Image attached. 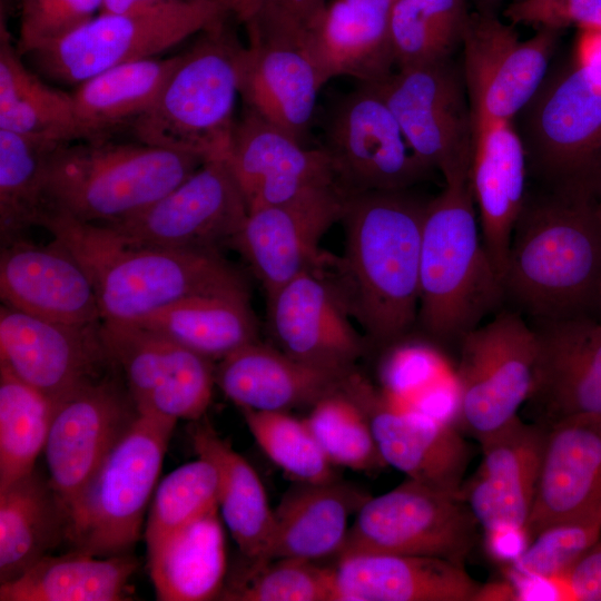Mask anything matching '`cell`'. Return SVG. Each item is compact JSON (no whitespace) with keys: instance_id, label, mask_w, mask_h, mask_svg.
Here are the masks:
<instances>
[{"instance_id":"39","label":"cell","mask_w":601,"mask_h":601,"mask_svg":"<svg viewBox=\"0 0 601 601\" xmlns=\"http://www.w3.org/2000/svg\"><path fill=\"white\" fill-rule=\"evenodd\" d=\"M58 146L0 129V240L26 237L46 211V170Z\"/></svg>"},{"instance_id":"15","label":"cell","mask_w":601,"mask_h":601,"mask_svg":"<svg viewBox=\"0 0 601 601\" xmlns=\"http://www.w3.org/2000/svg\"><path fill=\"white\" fill-rule=\"evenodd\" d=\"M394 114L416 158L443 177L471 159L472 118L464 80L450 59L397 68L371 83Z\"/></svg>"},{"instance_id":"7","label":"cell","mask_w":601,"mask_h":601,"mask_svg":"<svg viewBox=\"0 0 601 601\" xmlns=\"http://www.w3.org/2000/svg\"><path fill=\"white\" fill-rule=\"evenodd\" d=\"M177 421L138 413L69 506L66 543L98 556L130 553Z\"/></svg>"},{"instance_id":"13","label":"cell","mask_w":601,"mask_h":601,"mask_svg":"<svg viewBox=\"0 0 601 601\" xmlns=\"http://www.w3.org/2000/svg\"><path fill=\"white\" fill-rule=\"evenodd\" d=\"M100 332L137 413L204 417L216 385L214 361L135 323L102 321Z\"/></svg>"},{"instance_id":"49","label":"cell","mask_w":601,"mask_h":601,"mask_svg":"<svg viewBox=\"0 0 601 601\" xmlns=\"http://www.w3.org/2000/svg\"><path fill=\"white\" fill-rule=\"evenodd\" d=\"M506 16L513 22L556 30L570 24L601 29V0H522Z\"/></svg>"},{"instance_id":"4","label":"cell","mask_w":601,"mask_h":601,"mask_svg":"<svg viewBox=\"0 0 601 601\" xmlns=\"http://www.w3.org/2000/svg\"><path fill=\"white\" fill-rule=\"evenodd\" d=\"M470 161L444 176L445 187L426 203L422 224L416 325L441 344L459 345L504 302L482 239Z\"/></svg>"},{"instance_id":"54","label":"cell","mask_w":601,"mask_h":601,"mask_svg":"<svg viewBox=\"0 0 601 601\" xmlns=\"http://www.w3.org/2000/svg\"><path fill=\"white\" fill-rule=\"evenodd\" d=\"M325 4L326 0H286V10L295 21L304 26Z\"/></svg>"},{"instance_id":"10","label":"cell","mask_w":601,"mask_h":601,"mask_svg":"<svg viewBox=\"0 0 601 601\" xmlns=\"http://www.w3.org/2000/svg\"><path fill=\"white\" fill-rule=\"evenodd\" d=\"M477 522L462 495L406 479L368 496L336 560L363 554L431 556L464 565Z\"/></svg>"},{"instance_id":"53","label":"cell","mask_w":601,"mask_h":601,"mask_svg":"<svg viewBox=\"0 0 601 601\" xmlns=\"http://www.w3.org/2000/svg\"><path fill=\"white\" fill-rule=\"evenodd\" d=\"M183 0H104L99 13L126 14L147 12L176 4Z\"/></svg>"},{"instance_id":"55","label":"cell","mask_w":601,"mask_h":601,"mask_svg":"<svg viewBox=\"0 0 601 601\" xmlns=\"http://www.w3.org/2000/svg\"><path fill=\"white\" fill-rule=\"evenodd\" d=\"M592 200H593V205H594L597 216H598V218L600 220V224H601V181L593 191Z\"/></svg>"},{"instance_id":"31","label":"cell","mask_w":601,"mask_h":601,"mask_svg":"<svg viewBox=\"0 0 601 601\" xmlns=\"http://www.w3.org/2000/svg\"><path fill=\"white\" fill-rule=\"evenodd\" d=\"M347 374L302 363L258 341L215 365V383L239 408L288 412L338 392Z\"/></svg>"},{"instance_id":"24","label":"cell","mask_w":601,"mask_h":601,"mask_svg":"<svg viewBox=\"0 0 601 601\" xmlns=\"http://www.w3.org/2000/svg\"><path fill=\"white\" fill-rule=\"evenodd\" d=\"M224 156L248 210L338 186L326 147L306 148L248 109L235 120Z\"/></svg>"},{"instance_id":"34","label":"cell","mask_w":601,"mask_h":601,"mask_svg":"<svg viewBox=\"0 0 601 601\" xmlns=\"http://www.w3.org/2000/svg\"><path fill=\"white\" fill-rule=\"evenodd\" d=\"M67 510L48 476L33 470L0 490V583L66 543Z\"/></svg>"},{"instance_id":"8","label":"cell","mask_w":601,"mask_h":601,"mask_svg":"<svg viewBox=\"0 0 601 601\" xmlns=\"http://www.w3.org/2000/svg\"><path fill=\"white\" fill-rule=\"evenodd\" d=\"M516 117L529 178L592 197L601 181V78L572 60L546 73Z\"/></svg>"},{"instance_id":"48","label":"cell","mask_w":601,"mask_h":601,"mask_svg":"<svg viewBox=\"0 0 601 601\" xmlns=\"http://www.w3.org/2000/svg\"><path fill=\"white\" fill-rule=\"evenodd\" d=\"M104 0H18L17 50L30 55L95 18Z\"/></svg>"},{"instance_id":"2","label":"cell","mask_w":601,"mask_h":601,"mask_svg":"<svg viewBox=\"0 0 601 601\" xmlns=\"http://www.w3.org/2000/svg\"><path fill=\"white\" fill-rule=\"evenodd\" d=\"M601 224L592 197L528 188L502 276L504 302L528 322L600 309Z\"/></svg>"},{"instance_id":"1","label":"cell","mask_w":601,"mask_h":601,"mask_svg":"<svg viewBox=\"0 0 601 601\" xmlns=\"http://www.w3.org/2000/svg\"><path fill=\"white\" fill-rule=\"evenodd\" d=\"M425 206L407 189L345 197L344 254L325 257L335 267V278L327 282L378 346L396 344L416 325Z\"/></svg>"},{"instance_id":"26","label":"cell","mask_w":601,"mask_h":601,"mask_svg":"<svg viewBox=\"0 0 601 601\" xmlns=\"http://www.w3.org/2000/svg\"><path fill=\"white\" fill-rule=\"evenodd\" d=\"M0 297L10 308L65 324L102 321L93 284L57 239L38 245L21 237L1 245Z\"/></svg>"},{"instance_id":"25","label":"cell","mask_w":601,"mask_h":601,"mask_svg":"<svg viewBox=\"0 0 601 601\" xmlns=\"http://www.w3.org/2000/svg\"><path fill=\"white\" fill-rule=\"evenodd\" d=\"M267 304L269 328L282 352L318 368L353 372L365 343L327 279L305 272L267 296Z\"/></svg>"},{"instance_id":"46","label":"cell","mask_w":601,"mask_h":601,"mask_svg":"<svg viewBox=\"0 0 601 601\" xmlns=\"http://www.w3.org/2000/svg\"><path fill=\"white\" fill-rule=\"evenodd\" d=\"M601 539V511L552 524L539 532L514 559V569L531 581L562 575Z\"/></svg>"},{"instance_id":"22","label":"cell","mask_w":601,"mask_h":601,"mask_svg":"<svg viewBox=\"0 0 601 601\" xmlns=\"http://www.w3.org/2000/svg\"><path fill=\"white\" fill-rule=\"evenodd\" d=\"M548 427L519 416L479 440L482 462L462 496L490 541L510 536L526 545Z\"/></svg>"},{"instance_id":"12","label":"cell","mask_w":601,"mask_h":601,"mask_svg":"<svg viewBox=\"0 0 601 601\" xmlns=\"http://www.w3.org/2000/svg\"><path fill=\"white\" fill-rule=\"evenodd\" d=\"M248 211L225 156H216L138 213L97 225L128 244L218 249L230 245Z\"/></svg>"},{"instance_id":"37","label":"cell","mask_w":601,"mask_h":601,"mask_svg":"<svg viewBox=\"0 0 601 601\" xmlns=\"http://www.w3.org/2000/svg\"><path fill=\"white\" fill-rule=\"evenodd\" d=\"M179 59L176 55L127 62L79 83L71 95L80 140L107 138L131 127L157 100Z\"/></svg>"},{"instance_id":"23","label":"cell","mask_w":601,"mask_h":601,"mask_svg":"<svg viewBox=\"0 0 601 601\" xmlns=\"http://www.w3.org/2000/svg\"><path fill=\"white\" fill-rule=\"evenodd\" d=\"M536 352L526 400L534 423L601 415V322L592 316L529 322Z\"/></svg>"},{"instance_id":"35","label":"cell","mask_w":601,"mask_h":601,"mask_svg":"<svg viewBox=\"0 0 601 601\" xmlns=\"http://www.w3.org/2000/svg\"><path fill=\"white\" fill-rule=\"evenodd\" d=\"M130 553L98 556L70 550L49 554L18 578L0 583V601H122L138 569Z\"/></svg>"},{"instance_id":"5","label":"cell","mask_w":601,"mask_h":601,"mask_svg":"<svg viewBox=\"0 0 601 601\" xmlns=\"http://www.w3.org/2000/svg\"><path fill=\"white\" fill-rule=\"evenodd\" d=\"M80 141L60 145L49 156L46 211H60L90 224L112 223L138 213L210 159L140 141Z\"/></svg>"},{"instance_id":"18","label":"cell","mask_w":601,"mask_h":601,"mask_svg":"<svg viewBox=\"0 0 601 601\" xmlns=\"http://www.w3.org/2000/svg\"><path fill=\"white\" fill-rule=\"evenodd\" d=\"M101 322L65 324L1 305L0 367L56 404L117 371L101 337Z\"/></svg>"},{"instance_id":"51","label":"cell","mask_w":601,"mask_h":601,"mask_svg":"<svg viewBox=\"0 0 601 601\" xmlns=\"http://www.w3.org/2000/svg\"><path fill=\"white\" fill-rule=\"evenodd\" d=\"M225 12L246 28L286 10V0H216ZM288 13V12H287Z\"/></svg>"},{"instance_id":"28","label":"cell","mask_w":601,"mask_h":601,"mask_svg":"<svg viewBox=\"0 0 601 601\" xmlns=\"http://www.w3.org/2000/svg\"><path fill=\"white\" fill-rule=\"evenodd\" d=\"M470 181L482 239L501 283L528 193V166L513 121L473 116Z\"/></svg>"},{"instance_id":"42","label":"cell","mask_w":601,"mask_h":601,"mask_svg":"<svg viewBox=\"0 0 601 601\" xmlns=\"http://www.w3.org/2000/svg\"><path fill=\"white\" fill-rule=\"evenodd\" d=\"M221 590L227 601H334V566L277 558L248 561Z\"/></svg>"},{"instance_id":"21","label":"cell","mask_w":601,"mask_h":601,"mask_svg":"<svg viewBox=\"0 0 601 601\" xmlns=\"http://www.w3.org/2000/svg\"><path fill=\"white\" fill-rule=\"evenodd\" d=\"M345 197L334 185L248 211L230 246L248 262L267 296L305 272L321 270L319 242L341 220Z\"/></svg>"},{"instance_id":"50","label":"cell","mask_w":601,"mask_h":601,"mask_svg":"<svg viewBox=\"0 0 601 601\" xmlns=\"http://www.w3.org/2000/svg\"><path fill=\"white\" fill-rule=\"evenodd\" d=\"M552 600L601 601V539L562 575L543 582Z\"/></svg>"},{"instance_id":"57","label":"cell","mask_w":601,"mask_h":601,"mask_svg":"<svg viewBox=\"0 0 601 601\" xmlns=\"http://www.w3.org/2000/svg\"><path fill=\"white\" fill-rule=\"evenodd\" d=\"M600 312H601V287H600V305H599Z\"/></svg>"},{"instance_id":"38","label":"cell","mask_w":601,"mask_h":601,"mask_svg":"<svg viewBox=\"0 0 601 601\" xmlns=\"http://www.w3.org/2000/svg\"><path fill=\"white\" fill-rule=\"evenodd\" d=\"M132 323L214 362L258 341L249 294L191 296Z\"/></svg>"},{"instance_id":"36","label":"cell","mask_w":601,"mask_h":601,"mask_svg":"<svg viewBox=\"0 0 601 601\" xmlns=\"http://www.w3.org/2000/svg\"><path fill=\"white\" fill-rule=\"evenodd\" d=\"M191 444L197 456L210 460L219 473L218 509L245 560H262L269 545L274 510L249 462L206 421H194Z\"/></svg>"},{"instance_id":"29","label":"cell","mask_w":601,"mask_h":601,"mask_svg":"<svg viewBox=\"0 0 601 601\" xmlns=\"http://www.w3.org/2000/svg\"><path fill=\"white\" fill-rule=\"evenodd\" d=\"M394 1L333 0L303 26V42L324 85L339 76L376 83L393 72Z\"/></svg>"},{"instance_id":"44","label":"cell","mask_w":601,"mask_h":601,"mask_svg":"<svg viewBox=\"0 0 601 601\" xmlns=\"http://www.w3.org/2000/svg\"><path fill=\"white\" fill-rule=\"evenodd\" d=\"M305 422L334 466L361 472L386 466L366 412L343 388L316 403Z\"/></svg>"},{"instance_id":"6","label":"cell","mask_w":601,"mask_h":601,"mask_svg":"<svg viewBox=\"0 0 601 601\" xmlns=\"http://www.w3.org/2000/svg\"><path fill=\"white\" fill-rule=\"evenodd\" d=\"M244 46L227 18L204 30L180 59L150 109L131 130L155 147L224 156L235 122Z\"/></svg>"},{"instance_id":"11","label":"cell","mask_w":601,"mask_h":601,"mask_svg":"<svg viewBox=\"0 0 601 601\" xmlns=\"http://www.w3.org/2000/svg\"><path fill=\"white\" fill-rule=\"evenodd\" d=\"M457 413L479 441L518 417L533 382L536 352L530 323L505 309L459 343Z\"/></svg>"},{"instance_id":"20","label":"cell","mask_w":601,"mask_h":601,"mask_svg":"<svg viewBox=\"0 0 601 601\" xmlns=\"http://www.w3.org/2000/svg\"><path fill=\"white\" fill-rule=\"evenodd\" d=\"M342 388L366 412L386 465L406 479L462 495L471 450L451 422L392 403L354 371Z\"/></svg>"},{"instance_id":"47","label":"cell","mask_w":601,"mask_h":601,"mask_svg":"<svg viewBox=\"0 0 601 601\" xmlns=\"http://www.w3.org/2000/svg\"><path fill=\"white\" fill-rule=\"evenodd\" d=\"M0 129L57 145L80 140L72 95L46 85L37 76L0 111Z\"/></svg>"},{"instance_id":"30","label":"cell","mask_w":601,"mask_h":601,"mask_svg":"<svg viewBox=\"0 0 601 601\" xmlns=\"http://www.w3.org/2000/svg\"><path fill=\"white\" fill-rule=\"evenodd\" d=\"M334 601H475L482 584L447 560L363 554L336 560Z\"/></svg>"},{"instance_id":"27","label":"cell","mask_w":601,"mask_h":601,"mask_svg":"<svg viewBox=\"0 0 601 601\" xmlns=\"http://www.w3.org/2000/svg\"><path fill=\"white\" fill-rule=\"evenodd\" d=\"M601 511V415L580 414L548 427L526 544L543 529Z\"/></svg>"},{"instance_id":"3","label":"cell","mask_w":601,"mask_h":601,"mask_svg":"<svg viewBox=\"0 0 601 601\" xmlns=\"http://www.w3.org/2000/svg\"><path fill=\"white\" fill-rule=\"evenodd\" d=\"M40 226L85 267L105 322H137L191 296L249 294L218 249L128 244L105 226L55 210L43 214Z\"/></svg>"},{"instance_id":"43","label":"cell","mask_w":601,"mask_h":601,"mask_svg":"<svg viewBox=\"0 0 601 601\" xmlns=\"http://www.w3.org/2000/svg\"><path fill=\"white\" fill-rule=\"evenodd\" d=\"M219 473L197 456L167 474L154 492L145 530L147 553L174 532L218 508Z\"/></svg>"},{"instance_id":"17","label":"cell","mask_w":601,"mask_h":601,"mask_svg":"<svg viewBox=\"0 0 601 601\" xmlns=\"http://www.w3.org/2000/svg\"><path fill=\"white\" fill-rule=\"evenodd\" d=\"M137 414L118 371L55 404L43 454L67 512Z\"/></svg>"},{"instance_id":"16","label":"cell","mask_w":601,"mask_h":601,"mask_svg":"<svg viewBox=\"0 0 601 601\" xmlns=\"http://www.w3.org/2000/svg\"><path fill=\"white\" fill-rule=\"evenodd\" d=\"M287 12L247 27L249 42L239 65V95L246 109L303 144L313 121L321 80Z\"/></svg>"},{"instance_id":"41","label":"cell","mask_w":601,"mask_h":601,"mask_svg":"<svg viewBox=\"0 0 601 601\" xmlns=\"http://www.w3.org/2000/svg\"><path fill=\"white\" fill-rule=\"evenodd\" d=\"M469 18L464 0H395L391 13L395 66L450 59L462 43Z\"/></svg>"},{"instance_id":"19","label":"cell","mask_w":601,"mask_h":601,"mask_svg":"<svg viewBox=\"0 0 601 601\" xmlns=\"http://www.w3.org/2000/svg\"><path fill=\"white\" fill-rule=\"evenodd\" d=\"M558 31L541 28L522 40L492 16H470L462 45L471 115L513 121L548 73Z\"/></svg>"},{"instance_id":"58","label":"cell","mask_w":601,"mask_h":601,"mask_svg":"<svg viewBox=\"0 0 601 601\" xmlns=\"http://www.w3.org/2000/svg\"><path fill=\"white\" fill-rule=\"evenodd\" d=\"M187 1H194V0H187Z\"/></svg>"},{"instance_id":"32","label":"cell","mask_w":601,"mask_h":601,"mask_svg":"<svg viewBox=\"0 0 601 601\" xmlns=\"http://www.w3.org/2000/svg\"><path fill=\"white\" fill-rule=\"evenodd\" d=\"M368 496L338 480L292 487L274 510V524L265 559L317 561L336 556L349 530L348 520Z\"/></svg>"},{"instance_id":"52","label":"cell","mask_w":601,"mask_h":601,"mask_svg":"<svg viewBox=\"0 0 601 601\" xmlns=\"http://www.w3.org/2000/svg\"><path fill=\"white\" fill-rule=\"evenodd\" d=\"M573 60L601 78V29H580Z\"/></svg>"},{"instance_id":"56","label":"cell","mask_w":601,"mask_h":601,"mask_svg":"<svg viewBox=\"0 0 601 601\" xmlns=\"http://www.w3.org/2000/svg\"><path fill=\"white\" fill-rule=\"evenodd\" d=\"M499 0H482V2L486 3V4H493L495 2H497Z\"/></svg>"},{"instance_id":"40","label":"cell","mask_w":601,"mask_h":601,"mask_svg":"<svg viewBox=\"0 0 601 601\" xmlns=\"http://www.w3.org/2000/svg\"><path fill=\"white\" fill-rule=\"evenodd\" d=\"M53 407L45 395L0 367V490L36 469Z\"/></svg>"},{"instance_id":"9","label":"cell","mask_w":601,"mask_h":601,"mask_svg":"<svg viewBox=\"0 0 601 601\" xmlns=\"http://www.w3.org/2000/svg\"><path fill=\"white\" fill-rule=\"evenodd\" d=\"M228 17L216 0H183L139 13H98L30 55L42 75L78 86L112 67L154 58Z\"/></svg>"},{"instance_id":"14","label":"cell","mask_w":601,"mask_h":601,"mask_svg":"<svg viewBox=\"0 0 601 601\" xmlns=\"http://www.w3.org/2000/svg\"><path fill=\"white\" fill-rule=\"evenodd\" d=\"M325 147L346 195L406 190L432 173L413 154L394 114L371 83H359L337 101Z\"/></svg>"},{"instance_id":"33","label":"cell","mask_w":601,"mask_h":601,"mask_svg":"<svg viewBox=\"0 0 601 601\" xmlns=\"http://www.w3.org/2000/svg\"><path fill=\"white\" fill-rule=\"evenodd\" d=\"M147 563L157 600L218 599L227 572L219 509L209 511L169 535L147 553Z\"/></svg>"},{"instance_id":"45","label":"cell","mask_w":601,"mask_h":601,"mask_svg":"<svg viewBox=\"0 0 601 601\" xmlns=\"http://www.w3.org/2000/svg\"><path fill=\"white\" fill-rule=\"evenodd\" d=\"M244 421L263 452L294 480L327 483L338 480L305 420L288 412L240 408Z\"/></svg>"}]
</instances>
